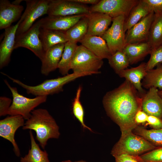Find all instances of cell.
Returning <instances> with one entry per match:
<instances>
[{"mask_svg":"<svg viewBox=\"0 0 162 162\" xmlns=\"http://www.w3.org/2000/svg\"><path fill=\"white\" fill-rule=\"evenodd\" d=\"M132 84L125 80L106 93L103 104L108 115L119 127L121 136L132 132L137 126L135 115L142 110V98Z\"/></svg>","mask_w":162,"mask_h":162,"instance_id":"1","label":"cell"},{"mask_svg":"<svg viewBox=\"0 0 162 162\" xmlns=\"http://www.w3.org/2000/svg\"><path fill=\"white\" fill-rule=\"evenodd\" d=\"M22 127L23 130L29 129L35 131L36 139L43 149L49 139H57L60 135L59 127L55 120L44 109H37L32 111L30 117Z\"/></svg>","mask_w":162,"mask_h":162,"instance_id":"2","label":"cell"},{"mask_svg":"<svg viewBox=\"0 0 162 162\" xmlns=\"http://www.w3.org/2000/svg\"><path fill=\"white\" fill-rule=\"evenodd\" d=\"M2 74L7 76L13 82L25 89L28 94H31L36 96H47L59 93L63 90V87L66 84L82 76L90 75L93 74L91 73H74L68 74L62 77L46 80L40 84L35 86H29L15 79L4 73Z\"/></svg>","mask_w":162,"mask_h":162,"instance_id":"3","label":"cell"},{"mask_svg":"<svg viewBox=\"0 0 162 162\" xmlns=\"http://www.w3.org/2000/svg\"><path fill=\"white\" fill-rule=\"evenodd\" d=\"M4 81L10 91L13 97L8 113L9 116L20 115L27 120L30 117L32 112L47 100V96H38L34 98L25 97L19 93L16 88L10 86L6 79Z\"/></svg>","mask_w":162,"mask_h":162,"instance_id":"4","label":"cell"},{"mask_svg":"<svg viewBox=\"0 0 162 162\" xmlns=\"http://www.w3.org/2000/svg\"><path fill=\"white\" fill-rule=\"evenodd\" d=\"M157 147L132 132L121 136L111 151L112 156L122 154L139 155Z\"/></svg>","mask_w":162,"mask_h":162,"instance_id":"5","label":"cell"},{"mask_svg":"<svg viewBox=\"0 0 162 162\" xmlns=\"http://www.w3.org/2000/svg\"><path fill=\"white\" fill-rule=\"evenodd\" d=\"M103 59L96 56L82 45L77 46L74 56L70 69L74 73H100Z\"/></svg>","mask_w":162,"mask_h":162,"instance_id":"6","label":"cell"},{"mask_svg":"<svg viewBox=\"0 0 162 162\" xmlns=\"http://www.w3.org/2000/svg\"><path fill=\"white\" fill-rule=\"evenodd\" d=\"M138 0H101L90 8V13L106 14L112 18L124 15L125 19L138 3Z\"/></svg>","mask_w":162,"mask_h":162,"instance_id":"7","label":"cell"},{"mask_svg":"<svg viewBox=\"0 0 162 162\" xmlns=\"http://www.w3.org/2000/svg\"><path fill=\"white\" fill-rule=\"evenodd\" d=\"M40 28V25L39 20L27 31L16 35L14 50L20 47L28 49L41 61L45 52L39 38Z\"/></svg>","mask_w":162,"mask_h":162,"instance_id":"8","label":"cell"},{"mask_svg":"<svg viewBox=\"0 0 162 162\" xmlns=\"http://www.w3.org/2000/svg\"><path fill=\"white\" fill-rule=\"evenodd\" d=\"M26 9L21 16L22 20L16 31V35L28 30L34 21L47 14L49 0H26Z\"/></svg>","mask_w":162,"mask_h":162,"instance_id":"9","label":"cell"},{"mask_svg":"<svg viewBox=\"0 0 162 162\" xmlns=\"http://www.w3.org/2000/svg\"><path fill=\"white\" fill-rule=\"evenodd\" d=\"M125 17L121 15L112 19L110 27L101 37L106 41L112 55L122 51L125 46L124 24Z\"/></svg>","mask_w":162,"mask_h":162,"instance_id":"10","label":"cell"},{"mask_svg":"<svg viewBox=\"0 0 162 162\" xmlns=\"http://www.w3.org/2000/svg\"><path fill=\"white\" fill-rule=\"evenodd\" d=\"M90 13L87 5L72 0H49L48 16H67L87 15Z\"/></svg>","mask_w":162,"mask_h":162,"instance_id":"11","label":"cell"},{"mask_svg":"<svg viewBox=\"0 0 162 162\" xmlns=\"http://www.w3.org/2000/svg\"><path fill=\"white\" fill-rule=\"evenodd\" d=\"M24 119L20 115L10 116L0 121V136L12 143L16 156L19 157L20 152L14 139L16 130L24 125Z\"/></svg>","mask_w":162,"mask_h":162,"instance_id":"12","label":"cell"},{"mask_svg":"<svg viewBox=\"0 0 162 162\" xmlns=\"http://www.w3.org/2000/svg\"><path fill=\"white\" fill-rule=\"evenodd\" d=\"M154 16V13L152 12L127 31L125 34V45L147 41Z\"/></svg>","mask_w":162,"mask_h":162,"instance_id":"13","label":"cell"},{"mask_svg":"<svg viewBox=\"0 0 162 162\" xmlns=\"http://www.w3.org/2000/svg\"><path fill=\"white\" fill-rule=\"evenodd\" d=\"M22 20L21 17L15 25L5 29L4 38L0 45V68L7 66L10 60L11 55L14 50L16 33Z\"/></svg>","mask_w":162,"mask_h":162,"instance_id":"14","label":"cell"},{"mask_svg":"<svg viewBox=\"0 0 162 162\" xmlns=\"http://www.w3.org/2000/svg\"><path fill=\"white\" fill-rule=\"evenodd\" d=\"M85 15H80L67 16H48L39 20L40 27L66 32Z\"/></svg>","mask_w":162,"mask_h":162,"instance_id":"15","label":"cell"},{"mask_svg":"<svg viewBox=\"0 0 162 162\" xmlns=\"http://www.w3.org/2000/svg\"><path fill=\"white\" fill-rule=\"evenodd\" d=\"M23 6L11 3L8 0H0V29H5L21 18Z\"/></svg>","mask_w":162,"mask_h":162,"instance_id":"16","label":"cell"},{"mask_svg":"<svg viewBox=\"0 0 162 162\" xmlns=\"http://www.w3.org/2000/svg\"><path fill=\"white\" fill-rule=\"evenodd\" d=\"M88 20L86 35L102 37L109 28L112 18L108 15L99 13H90L86 15Z\"/></svg>","mask_w":162,"mask_h":162,"instance_id":"17","label":"cell"},{"mask_svg":"<svg viewBox=\"0 0 162 162\" xmlns=\"http://www.w3.org/2000/svg\"><path fill=\"white\" fill-rule=\"evenodd\" d=\"M157 88L152 87L142 98V110L148 116L162 118V97Z\"/></svg>","mask_w":162,"mask_h":162,"instance_id":"18","label":"cell"},{"mask_svg":"<svg viewBox=\"0 0 162 162\" xmlns=\"http://www.w3.org/2000/svg\"><path fill=\"white\" fill-rule=\"evenodd\" d=\"M65 44L54 46L46 50L41 61V73L45 76L58 68L64 51Z\"/></svg>","mask_w":162,"mask_h":162,"instance_id":"19","label":"cell"},{"mask_svg":"<svg viewBox=\"0 0 162 162\" xmlns=\"http://www.w3.org/2000/svg\"><path fill=\"white\" fill-rule=\"evenodd\" d=\"M79 42L102 59H108L112 55L106 41L101 37L86 35Z\"/></svg>","mask_w":162,"mask_h":162,"instance_id":"20","label":"cell"},{"mask_svg":"<svg viewBox=\"0 0 162 162\" xmlns=\"http://www.w3.org/2000/svg\"><path fill=\"white\" fill-rule=\"evenodd\" d=\"M122 51L127 56L130 64L136 63L151 54L152 49L148 41L128 44Z\"/></svg>","mask_w":162,"mask_h":162,"instance_id":"21","label":"cell"},{"mask_svg":"<svg viewBox=\"0 0 162 162\" xmlns=\"http://www.w3.org/2000/svg\"><path fill=\"white\" fill-rule=\"evenodd\" d=\"M65 32L40 27L39 38L45 52L54 46L68 42Z\"/></svg>","mask_w":162,"mask_h":162,"instance_id":"22","label":"cell"},{"mask_svg":"<svg viewBox=\"0 0 162 162\" xmlns=\"http://www.w3.org/2000/svg\"><path fill=\"white\" fill-rule=\"evenodd\" d=\"M146 63H141L138 66L130 69H125L118 75L121 77L124 78L130 82L138 92L143 94L144 91L141 82L147 74Z\"/></svg>","mask_w":162,"mask_h":162,"instance_id":"23","label":"cell"},{"mask_svg":"<svg viewBox=\"0 0 162 162\" xmlns=\"http://www.w3.org/2000/svg\"><path fill=\"white\" fill-rule=\"evenodd\" d=\"M152 12L149 6L144 0H139L125 19L124 28L125 32Z\"/></svg>","mask_w":162,"mask_h":162,"instance_id":"24","label":"cell"},{"mask_svg":"<svg viewBox=\"0 0 162 162\" xmlns=\"http://www.w3.org/2000/svg\"><path fill=\"white\" fill-rule=\"evenodd\" d=\"M31 147L27 154L21 157L20 162H50L48 154L45 150L43 151L35 141L32 130L29 132Z\"/></svg>","mask_w":162,"mask_h":162,"instance_id":"25","label":"cell"},{"mask_svg":"<svg viewBox=\"0 0 162 162\" xmlns=\"http://www.w3.org/2000/svg\"><path fill=\"white\" fill-rule=\"evenodd\" d=\"M147 41L152 51L162 44V12L154 14Z\"/></svg>","mask_w":162,"mask_h":162,"instance_id":"26","label":"cell"},{"mask_svg":"<svg viewBox=\"0 0 162 162\" xmlns=\"http://www.w3.org/2000/svg\"><path fill=\"white\" fill-rule=\"evenodd\" d=\"M88 29V20L85 15L66 31L68 41L76 44L79 42L86 35Z\"/></svg>","mask_w":162,"mask_h":162,"instance_id":"27","label":"cell"},{"mask_svg":"<svg viewBox=\"0 0 162 162\" xmlns=\"http://www.w3.org/2000/svg\"><path fill=\"white\" fill-rule=\"evenodd\" d=\"M77 46L76 43L68 41L65 44L64 51L58 68L59 72L63 76L69 74L72 61Z\"/></svg>","mask_w":162,"mask_h":162,"instance_id":"28","label":"cell"},{"mask_svg":"<svg viewBox=\"0 0 162 162\" xmlns=\"http://www.w3.org/2000/svg\"><path fill=\"white\" fill-rule=\"evenodd\" d=\"M134 130L135 134L143 137L155 146L162 147V128L147 130L137 126Z\"/></svg>","mask_w":162,"mask_h":162,"instance_id":"29","label":"cell"},{"mask_svg":"<svg viewBox=\"0 0 162 162\" xmlns=\"http://www.w3.org/2000/svg\"><path fill=\"white\" fill-rule=\"evenodd\" d=\"M142 85L147 88L154 87L162 90V64L147 71Z\"/></svg>","mask_w":162,"mask_h":162,"instance_id":"30","label":"cell"},{"mask_svg":"<svg viewBox=\"0 0 162 162\" xmlns=\"http://www.w3.org/2000/svg\"><path fill=\"white\" fill-rule=\"evenodd\" d=\"M108 59L110 65L118 75L130 64L127 56L122 51L116 52Z\"/></svg>","mask_w":162,"mask_h":162,"instance_id":"31","label":"cell"},{"mask_svg":"<svg viewBox=\"0 0 162 162\" xmlns=\"http://www.w3.org/2000/svg\"><path fill=\"white\" fill-rule=\"evenodd\" d=\"M82 89L80 86L77 89L75 97L72 103V111L75 117L80 123L84 129H87L92 132V129L85 124L84 121V111L83 107L80 100V98Z\"/></svg>","mask_w":162,"mask_h":162,"instance_id":"32","label":"cell"},{"mask_svg":"<svg viewBox=\"0 0 162 162\" xmlns=\"http://www.w3.org/2000/svg\"><path fill=\"white\" fill-rule=\"evenodd\" d=\"M149 60L146 63L147 71L162 63V44L152 50Z\"/></svg>","mask_w":162,"mask_h":162,"instance_id":"33","label":"cell"},{"mask_svg":"<svg viewBox=\"0 0 162 162\" xmlns=\"http://www.w3.org/2000/svg\"><path fill=\"white\" fill-rule=\"evenodd\" d=\"M140 156L143 162H162V147H158Z\"/></svg>","mask_w":162,"mask_h":162,"instance_id":"34","label":"cell"},{"mask_svg":"<svg viewBox=\"0 0 162 162\" xmlns=\"http://www.w3.org/2000/svg\"><path fill=\"white\" fill-rule=\"evenodd\" d=\"M116 162H143L139 155L122 154L113 156Z\"/></svg>","mask_w":162,"mask_h":162,"instance_id":"35","label":"cell"},{"mask_svg":"<svg viewBox=\"0 0 162 162\" xmlns=\"http://www.w3.org/2000/svg\"><path fill=\"white\" fill-rule=\"evenodd\" d=\"M12 100L10 98L5 97H0V116H4L8 115V112L12 103Z\"/></svg>","mask_w":162,"mask_h":162,"instance_id":"36","label":"cell"},{"mask_svg":"<svg viewBox=\"0 0 162 162\" xmlns=\"http://www.w3.org/2000/svg\"><path fill=\"white\" fill-rule=\"evenodd\" d=\"M155 14L162 12V0H144Z\"/></svg>","mask_w":162,"mask_h":162,"instance_id":"37","label":"cell"},{"mask_svg":"<svg viewBox=\"0 0 162 162\" xmlns=\"http://www.w3.org/2000/svg\"><path fill=\"white\" fill-rule=\"evenodd\" d=\"M147 124L154 129L162 128V120L157 117L149 116L147 121Z\"/></svg>","mask_w":162,"mask_h":162,"instance_id":"38","label":"cell"},{"mask_svg":"<svg viewBox=\"0 0 162 162\" xmlns=\"http://www.w3.org/2000/svg\"><path fill=\"white\" fill-rule=\"evenodd\" d=\"M148 116L142 110L138 111L135 118L136 123L137 124L147 122Z\"/></svg>","mask_w":162,"mask_h":162,"instance_id":"39","label":"cell"},{"mask_svg":"<svg viewBox=\"0 0 162 162\" xmlns=\"http://www.w3.org/2000/svg\"><path fill=\"white\" fill-rule=\"evenodd\" d=\"M73 2L83 4H97L100 0H72Z\"/></svg>","mask_w":162,"mask_h":162,"instance_id":"40","label":"cell"},{"mask_svg":"<svg viewBox=\"0 0 162 162\" xmlns=\"http://www.w3.org/2000/svg\"><path fill=\"white\" fill-rule=\"evenodd\" d=\"M23 1L21 0H16L13 2L12 3L16 5H20V4L21 2Z\"/></svg>","mask_w":162,"mask_h":162,"instance_id":"41","label":"cell"},{"mask_svg":"<svg viewBox=\"0 0 162 162\" xmlns=\"http://www.w3.org/2000/svg\"><path fill=\"white\" fill-rule=\"evenodd\" d=\"M158 93L162 97V90H158Z\"/></svg>","mask_w":162,"mask_h":162,"instance_id":"42","label":"cell"},{"mask_svg":"<svg viewBox=\"0 0 162 162\" xmlns=\"http://www.w3.org/2000/svg\"><path fill=\"white\" fill-rule=\"evenodd\" d=\"M61 162H73L70 160H67L62 161Z\"/></svg>","mask_w":162,"mask_h":162,"instance_id":"43","label":"cell"},{"mask_svg":"<svg viewBox=\"0 0 162 162\" xmlns=\"http://www.w3.org/2000/svg\"><path fill=\"white\" fill-rule=\"evenodd\" d=\"M74 162H87L85 160H78L77 161H75Z\"/></svg>","mask_w":162,"mask_h":162,"instance_id":"44","label":"cell"},{"mask_svg":"<svg viewBox=\"0 0 162 162\" xmlns=\"http://www.w3.org/2000/svg\"><path fill=\"white\" fill-rule=\"evenodd\" d=\"M161 119H162V118Z\"/></svg>","mask_w":162,"mask_h":162,"instance_id":"45","label":"cell"}]
</instances>
